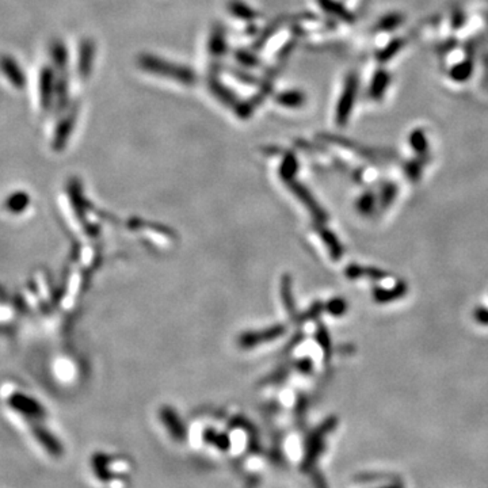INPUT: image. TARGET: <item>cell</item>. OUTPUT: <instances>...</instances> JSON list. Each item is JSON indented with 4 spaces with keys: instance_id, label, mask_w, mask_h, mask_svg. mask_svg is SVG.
Here are the masks:
<instances>
[{
    "instance_id": "cell-1",
    "label": "cell",
    "mask_w": 488,
    "mask_h": 488,
    "mask_svg": "<svg viewBox=\"0 0 488 488\" xmlns=\"http://www.w3.org/2000/svg\"><path fill=\"white\" fill-rule=\"evenodd\" d=\"M91 471L96 482L102 486L131 488L136 475V465L128 456L98 452L91 457Z\"/></svg>"
},
{
    "instance_id": "cell-2",
    "label": "cell",
    "mask_w": 488,
    "mask_h": 488,
    "mask_svg": "<svg viewBox=\"0 0 488 488\" xmlns=\"http://www.w3.org/2000/svg\"><path fill=\"white\" fill-rule=\"evenodd\" d=\"M140 67L148 72L177 81L183 85H193L197 81V75L190 68L169 63L155 56H147V54L141 56Z\"/></svg>"
},
{
    "instance_id": "cell-3",
    "label": "cell",
    "mask_w": 488,
    "mask_h": 488,
    "mask_svg": "<svg viewBox=\"0 0 488 488\" xmlns=\"http://www.w3.org/2000/svg\"><path fill=\"white\" fill-rule=\"evenodd\" d=\"M357 92H358V78L355 76L354 74H350L346 78L345 89L342 91L341 99H339L338 106H337L335 118H337V123L339 125H345L349 121L350 114L353 112V107H354Z\"/></svg>"
},
{
    "instance_id": "cell-4",
    "label": "cell",
    "mask_w": 488,
    "mask_h": 488,
    "mask_svg": "<svg viewBox=\"0 0 488 488\" xmlns=\"http://www.w3.org/2000/svg\"><path fill=\"white\" fill-rule=\"evenodd\" d=\"M319 6L330 15L337 17L338 19H341L345 23H353L354 22V17L353 14L339 1L337 0H317Z\"/></svg>"
},
{
    "instance_id": "cell-5",
    "label": "cell",
    "mask_w": 488,
    "mask_h": 488,
    "mask_svg": "<svg viewBox=\"0 0 488 488\" xmlns=\"http://www.w3.org/2000/svg\"><path fill=\"white\" fill-rule=\"evenodd\" d=\"M391 82V76L385 71H379L372 79L370 87H369V95L372 99H381L384 92L388 89V85Z\"/></svg>"
},
{
    "instance_id": "cell-6",
    "label": "cell",
    "mask_w": 488,
    "mask_h": 488,
    "mask_svg": "<svg viewBox=\"0 0 488 488\" xmlns=\"http://www.w3.org/2000/svg\"><path fill=\"white\" fill-rule=\"evenodd\" d=\"M36 437L37 440L45 446V449L53 456V457H60L63 454V446L56 440V437H53L50 433H47L46 430L43 429H37L36 430Z\"/></svg>"
},
{
    "instance_id": "cell-7",
    "label": "cell",
    "mask_w": 488,
    "mask_h": 488,
    "mask_svg": "<svg viewBox=\"0 0 488 488\" xmlns=\"http://www.w3.org/2000/svg\"><path fill=\"white\" fill-rule=\"evenodd\" d=\"M209 87H211V91L222 100V103L229 105V106H235L236 105L237 98L235 96V94L231 89H226L219 81L212 79L209 82Z\"/></svg>"
},
{
    "instance_id": "cell-8",
    "label": "cell",
    "mask_w": 488,
    "mask_h": 488,
    "mask_svg": "<svg viewBox=\"0 0 488 488\" xmlns=\"http://www.w3.org/2000/svg\"><path fill=\"white\" fill-rule=\"evenodd\" d=\"M275 100L286 107H299L306 102V98L301 92L299 91H286L279 95H277Z\"/></svg>"
},
{
    "instance_id": "cell-9",
    "label": "cell",
    "mask_w": 488,
    "mask_h": 488,
    "mask_svg": "<svg viewBox=\"0 0 488 488\" xmlns=\"http://www.w3.org/2000/svg\"><path fill=\"white\" fill-rule=\"evenodd\" d=\"M472 71H474V65H472V61L469 60H465L457 65H454L450 71V76L453 81L456 82H465L471 78L472 75Z\"/></svg>"
},
{
    "instance_id": "cell-10",
    "label": "cell",
    "mask_w": 488,
    "mask_h": 488,
    "mask_svg": "<svg viewBox=\"0 0 488 488\" xmlns=\"http://www.w3.org/2000/svg\"><path fill=\"white\" fill-rule=\"evenodd\" d=\"M229 10L235 17H239V18L247 19V21H251L258 17V14L251 7H248L247 4L237 1V0H233L229 3Z\"/></svg>"
},
{
    "instance_id": "cell-11",
    "label": "cell",
    "mask_w": 488,
    "mask_h": 488,
    "mask_svg": "<svg viewBox=\"0 0 488 488\" xmlns=\"http://www.w3.org/2000/svg\"><path fill=\"white\" fill-rule=\"evenodd\" d=\"M403 22V17L401 14H398V12H392V14H388L385 15L377 25V29L381 30V32H390V30H394L396 29L399 25H401Z\"/></svg>"
},
{
    "instance_id": "cell-12",
    "label": "cell",
    "mask_w": 488,
    "mask_h": 488,
    "mask_svg": "<svg viewBox=\"0 0 488 488\" xmlns=\"http://www.w3.org/2000/svg\"><path fill=\"white\" fill-rule=\"evenodd\" d=\"M211 53L213 56H222V50L225 49V34L222 28L215 29L212 39H211Z\"/></svg>"
},
{
    "instance_id": "cell-13",
    "label": "cell",
    "mask_w": 488,
    "mask_h": 488,
    "mask_svg": "<svg viewBox=\"0 0 488 488\" xmlns=\"http://www.w3.org/2000/svg\"><path fill=\"white\" fill-rule=\"evenodd\" d=\"M403 40H399V39H396V40H394L392 43L390 45H387L383 50H381V53L379 54V60H381V61H387V60H390L391 57H394L398 52H399L400 49L403 47Z\"/></svg>"
},
{
    "instance_id": "cell-14",
    "label": "cell",
    "mask_w": 488,
    "mask_h": 488,
    "mask_svg": "<svg viewBox=\"0 0 488 488\" xmlns=\"http://www.w3.org/2000/svg\"><path fill=\"white\" fill-rule=\"evenodd\" d=\"M411 144L414 145L415 149L418 151H422L426 148V137H425V134L421 132V131H415L414 134H411Z\"/></svg>"
},
{
    "instance_id": "cell-15",
    "label": "cell",
    "mask_w": 488,
    "mask_h": 488,
    "mask_svg": "<svg viewBox=\"0 0 488 488\" xmlns=\"http://www.w3.org/2000/svg\"><path fill=\"white\" fill-rule=\"evenodd\" d=\"M237 60H240L244 65H254L257 61H255V59H253L250 54H247V53H244V52H237Z\"/></svg>"
}]
</instances>
